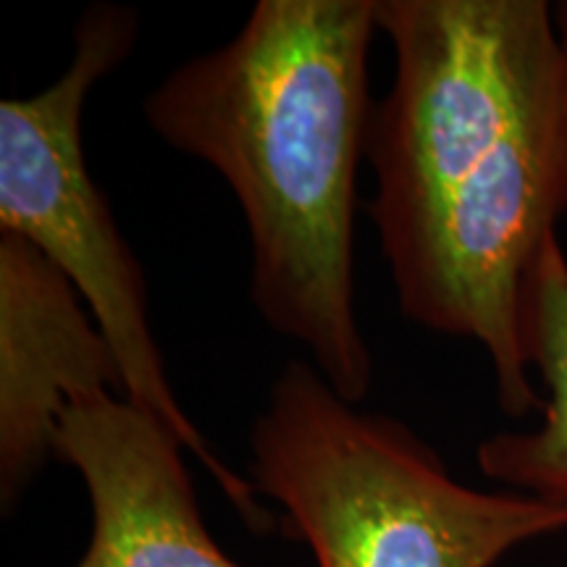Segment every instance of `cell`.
<instances>
[{
	"label": "cell",
	"mask_w": 567,
	"mask_h": 567,
	"mask_svg": "<svg viewBox=\"0 0 567 567\" xmlns=\"http://www.w3.org/2000/svg\"><path fill=\"white\" fill-rule=\"evenodd\" d=\"M250 446L252 486L318 567H494L567 530L565 502L460 484L405 423L360 413L313 363H287Z\"/></svg>",
	"instance_id": "3"
},
{
	"label": "cell",
	"mask_w": 567,
	"mask_h": 567,
	"mask_svg": "<svg viewBox=\"0 0 567 567\" xmlns=\"http://www.w3.org/2000/svg\"><path fill=\"white\" fill-rule=\"evenodd\" d=\"M551 13H555V32H557V42H559V53H563L565 90H567V0L551 3Z\"/></svg>",
	"instance_id": "8"
},
{
	"label": "cell",
	"mask_w": 567,
	"mask_h": 567,
	"mask_svg": "<svg viewBox=\"0 0 567 567\" xmlns=\"http://www.w3.org/2000/svg\"><path fill=\"white\" fill-rule=\"evenodd\" d=\"M137 30V11L90 6L76 21L74 55L59 80L32 97L0 103V231L38 247L74 284L116 354L126 400L166 423L245 526L266 536L276 520L258 488L210 450L176 400L151 331L145 276L84 161V101L132 53Z\"/></svg>",
	"instance_id": "4"
},
{
	"label": "cell",
	"mask_w": 567,
	"mask_h": 567,
	"mask_svg": "<svg viewBox=\"0 0 567 567\" xmlns=\"http://www.w3.org/2000/svg\"><path fill=\"white\" fill-rule=\"evenodd\" d=\"M526 342L528 363L547 386L542 423L488 436L476 460L496 484L567 505V255L559 239L530 281Z\"/></svg>",
	"instance_id": "7"
},
{
	"label": "cell",
	"mask_w": 567,
	"mask_h": 567,
	"mask_svg": "<svg viewBox=\"0 0 567 567\" xmlns=\"http://www.w3.org/2000/svg\"><path fill=\"white\" fill-rule=\"evenodd\" d=\"M179 436L126 396L69 402L55 460L80 473L92 530L74 567H243L197 505Z\"/></svg>",
	"instance_id": "6"
},
{
	"label": "cell",
	"mask_w": 567,
	"mask_h": 567,
	"mask_svg": "<svg viewBox=\"0 0 567 567\" xmlns=\"http://www.w3.org/2000/svg\"><path fill=\"white\" fill-rule=\"evenodd\" d=\"M124 396L116 354L51 260L0 234V505L9 515L55 457L69 402Z\"/></svg>",
	"instance_id": "5"
},
{
	"label": "cell",
	"mask_w": 567,
	"mask_h": 567,
	"mask_svg": "<svg viewBox=\"0 0 567 567\" xmlns=\"http://www.w3.org/2000/svg\"><path fill=\"white\" fill-rule=\"evenodd\" d=\"M375 32V0H260L237 38L182 63L145 101L155 134L237 195L258 313L350 405L373 386L352 250Z\"/></svg>",
	"instance_id": "2"
},
{
	"label": "cell",
	"mask_w": 567,
	"mask_h": 567,
	"mask_svg": "<svg viewBox=\"0 0 567 567\" xmlns=\"http://www.w3.org/2000/svg\"><path fill=\"white\" fill-rule=\"evenodd\" d=\"M394 82L373 105L368 205L402 313L473 339L509 417L528 375L530 281L567 210V90L547 0H375Z\"/></svg>",
	"instance_id": "1"
}]
</instances>
